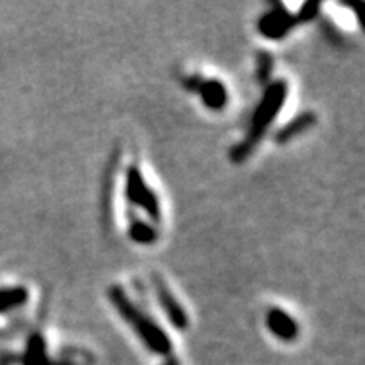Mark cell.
<instances>
[{
    "label": "cell",
    "instance_id": "11",
    "mask_svg": "<svg viewBox=\"0 0 365 365\" xmlns=\"http://www.w3.org/2000/svg\"><path fill=\"white\" fill-rule=\"evenodd\" d=\"M129 235L130 239L137 242V244H153L156 240L158 232L150 223L139 220V218H130V225H129Z\"/></svg>",
    "mask_w": 365,
    "mask_h": 365
},
{
    "label": "cell",
    "instance_id": "6",
    "mask_svg": "<svg viewBox=\"0 0 365 365\" xmlns=\"http://www.w3.org/2000/svg\"><path fill=\"white\" fill-rule=\"evenodd\" d=\"M266 325L274 336L282 341H293L299 335V327L293 318L281 308H271L267 312Z\"/></svg>",
    "mask_w": 365,
    "mask_h": 365
},
{
    "label": "cell",
    "instance_id": "13",
    "mask_svg": "<svg viewBox=\"0 0 365 365\" xmlns=\"http://www.w3.org/2000/svg\"><path fill=\"white\" fill-rule=\"evenodd\" d=\"M318 9H319L318 2H307V4H304V6L299 9L298 16H294L296 17V24H303V22L313 21L314 17H317Z\"/></svg>",
    "mask_w": 365,
    "mask_h": 365
},
{
    "label": "cell",
    "instance_id": "4",
    "mask_svg": "<svg viewBox=\"0 0 365 365\" xmlns=\"http://www.w3.org/2000/svg\"><path fill=\"white\" fill-rule=\"evenodd\" d=\"M296 26V17L291 12H287L284 7L276 4L272 11L264 14L259 19V33L267 39H282L289 34V31Z\"/></svg>",
    "mask_w": 365,
    "mask_h": 365
},
{
    "label": "cell",
    "instance_id": "12",
    "mask_svg": "<svg viewBox=\"0 0 365 365\" xmlns=\"http://www.w3.org/2000/svg\"><path fill=\"white\" fill-rule=\"evenodd\" d=\"M272 65H274V59L269 53L262 51L259 54L257 59V76L261 81H267L269 76L272 73Z\"/></svg>",
    "mask_w": 365,
    "mask_h": 365
},
{
    "label": "cell",
    "instance_id": "14",
    "mask_svg": "<svg viewBox=\"0 0 365 365\" xmlns=\"http://www.w3.org/2000/svg\"><path fill=\"white\" fill-rule=\"evenodd\" d=\"M163 365H180V360L175 359V357H171V359H168Z\"/></svg>",
    "mask_w": 365,
    "mask_h": 365
},
{
    "label": "cell",
    "instance_id": "2",
    "mask_svg": "<svg viewBox=\"0 0 365 365\" xmlns=\"http://www.w3.org/2000/svg\"><path fill=\"white\" fill-rule=\"evenodd\" d=\"M108 298H110L112 304L115 307L118 314L134 328V331L140 336V340L144 341V345L148 346L149 350H153V352L158 355L171 354L173 344L170 336H168V333L164 331L163 328H159L154 319L145 317V314L132 303L130 298L120 286H112L110 289H108Z\"/></svg>",
    "mask_w": 365,
    "mask_h": 365
},
{
    "label": "cell",
    "instance_id": "5",
    "mask_svg": "<svg viewBox=\"0 0 365 365\" xmlns=\"http://www.w3.org/2000/svg\"><path fill=\"white\" fill-rule=\"evenodd\" d=\"M154 289H156V298L161 304V308L166 313L168 319L171 322V325L178 328V330H185L188 327V314H186L185 308L181 307V303L175 298V294L171 293V289L168 287L166 282L161 277H154Z\"/></svg>",
    "mask_w": 365,
    "mask_h": 365
},
{
    "label": "cell",
    "instance_id": "3",
    "mask_svg": "<svg viewBox=\"0 0 365 365\" xmlns=\"http://www.w3.org/2000/svg\"><path fill=\"white\" fill-rule=\"evenodd\" d=\"M125 195L130 205L140 208L153 222L161 220V205L156 193L145 185L143 173L137 166H130L127 170L125 180Z\"/></svg>",
    "mask_w": 365,
    "mask_h": 365
},
{
    "label": "cell",
    "instance_id": "10",
    "mask_svg": "<svg viewBox=\"0 0 365 365\" xmlns=\"http://www.w3.org/2000/svg\"><path fill=\"white\" fill-rule=\"evenodd\" d=\"M29 299V293L24 286L2 287L0 289V313H7L9 309L19 308Z\"/></svg>",
    "mask_w": 365,
    "mask_h": 365
},
{
    "label": "cell",
    "instance_id": "8",
    "mask_svg": "<svg viewBox=\"0 0 365 365\" xmlns=\"http://www.w3.org/2000/svg\"><path fill=\"white\" fill-rule=\"evenodd\" d=\"M314 122H317V115H314L313 112L299 113L298 117H294L289 124L284 125L279 132H277L276 140L279 144L289 143V140H293L294 137H298L303 134V132L312 129V127L314 125Z\"/></svg>",
    "mask_w": 365,
    "mask_h": 365
},
{
    "label": "cell",
    "instance_id": "9",
    "mask_svg": "<svg viewBox=\"0 0 365 365\" xmlns=\"http://www.w3.org/2000/svg\"><path fill=\"white\" fill-rule=\"evenodd\" d=\"M24 365H49L48 352H46V341L43 335H39V333H36L27 341Z\"/></svg>",
    "mask_w": 365,
    "mask_h": 365
},
{
    "label": "cell",
    "instance_id": "7",
    "mask_svg": "<svg viewBox=\"0 0 365 365\" xmlns=\"http://www.w3.org/2000/svg\"><path fill=\"white\" fill-rule=\"evenodd\" d=\"M196 91L202 97V102L207 105L210 110H222L228 102V95L225 85L218 80H200Z\"/></svg>",
    "mask_w": 365,
    "mask_h": 365
},
{
    "label": "cell",
    "instance_id": "1",
    "mask_svg": "<svg viewBox=\"0 0 365 365\" xmlns=\"http://www.w3.org/2000/svg\"><path fill=\"white\" fill-rule=\"evenodd\" d=\"M286 98L287 83L284 80H277L267 86L261 98V103L257 105V108H255L252 115V120H250V129L247 137L232 149V161L244 163L245 159L254 153V149L257 148V144L262 140V137L266 135L269 125H271L272 122L276 120V117L279 115L281 107L284 105Z\"/></svg>",
    "mask_w": 365,
    "mask_h": 365
}]
</instances>
